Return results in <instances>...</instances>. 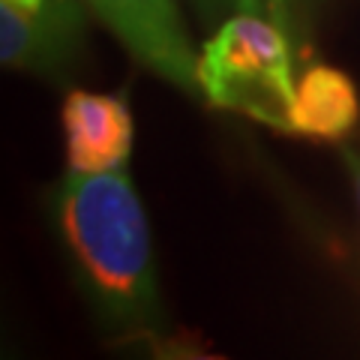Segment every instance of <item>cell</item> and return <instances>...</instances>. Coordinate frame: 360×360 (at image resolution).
Returning a JSON list of instances; mask_svg holds the SVG:
<instances>
[{"label":"cell","mask_w":360,"mask_h":360,"mask_svg":"<svg viewBox=\"0 0 360 360\" xmlns=\"http://www.w3.org/2000/svg\"><path fill=\"white\" fill-rule=\"evenodd\" d=\"M82 15L70 0H0V60L15 70L54 72L72 60Z\"/></svg>","instance_id":"cell-4"},{"label":"cell","mask_w":360,"mask_h":360,"mask_svg":"<svg viewBox=\"0 0 360 360\" xmlns=\"http://www.w3.org/2000/svg\"><path fill=\"white\" fill-rule=\"evenodd\" d=\"M234 6H238V13H262L264 4L262 0H231Z\"/></svg>","instance_id":"cell-8"},{"label":"cell","mask_w":360,"mask_h":360,"mask_svg":"<svg viewBox=\"0 0 360 360\" xmlns=\"http://www.w3.org/2000/svg\"><path fill=\"white\" fill-rule=\"evenodd\" d=\"M54 225L90 307L111 333L162 330L148 217L129 177L117 172H70L54 195Z\"/></svg>","instance_id":"cell-1"},{"label":"cell","mask_w":360,"mask_h":360,"mask_svg":"<svg viewBox=\"0 0 360 360\" xmlns=\"http://www.w3.org/2000/svg\"><path fill=\"white\" fill-rule=\"evenodd\" d=\"M342 162L352 177V189H354V201H357V213H360V141H352L342 148Z\"/></svg>","instance_id":"cell-7"},{"label":"cell","mask_w":360,"mask_h":360,"mask_svg":"<svg viewBox=\"0 0 360 360\" xmlns=\"http://www.w3.org/2000/svg\"><path fill=\"white\" fill-rule=\"evenodd\" d=\"M198 90L210 105L291 132L297 82L285 33L264 13L225 18L198 54Z\"/></svg>","instance_id":"cell-2"},{"label":"cell","mask_w":360,"mask_h":360,"mask_svg":"<svg viewBox=\"0 0 360 360\" xmlns=\"http://www.w3.org/2000/svg\"><path fill=\"white\" fill-rule=\"evenodd\" d=\"M70 168L84 174L117 172L132 150V115L120 96L72 90L63 103Z\"/></svg>","instance_id":"cell-5"},{"label":"cell","mask_w":360,"mask_h":360,"mask_svg":"<svg viewBox=\"0 0 360 360\" xmlns=\"http://www.w3.org/2000/svg\"><path fill=\"white\" fill-rule=\"evenodd\" d=\"M135 60L174 87L198 90V54L186 37L177 0H87Z\"/></svg>","instance_id":"cell-3"},{"label":"cell","mask_w":360,"mask_h":360,"mask_svg":"<svg viewBox=\"0 0 360 360\" xmlns=\"http://www.w3.org/2000/svg\"><path fill=\"white\" fill-rule=\"evenodd\" d=\"M360 99L354 82L333 66H309L297 78L295 105H291V132L307 139L336 141L357 127Z\"/></svg>","instance_id":"cell-6"}]
</instances>
